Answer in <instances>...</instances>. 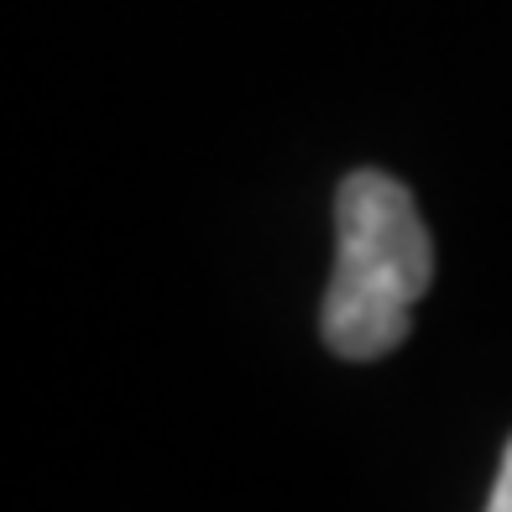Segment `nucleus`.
Returning a JSON list of instances; mask_svg holds the SVG:
<instances>
[{"label":"nucleus","mask_w":512,"mask_h":512,"mask_svg":"<svg viewBox=\"0 0 512 512\" xmlns=\"http://www.w3.org/2000/svg\"><path fill=\"white\" fill-rule=\"evenodd\" d=\"M434 283V246L398 178L356 168L335 194V272L319 330L345 361H377L408 340V314Z\"/></svg>","instance_id":"f257e3e1"},{"label":"nucleus","mask_w":512,"mask_h":512,"mask_svg":"<svg viewBox=\"0 0 512 512\" xmlns=\"http://www.w3.org/2000/svg\"><path fill=\"white\" fill-rule=\"evenodd\" d=\"M486 512H512V439L502 450V465H497V481H492V502H486Z\"/></svg>","instance_id":"f03ea898"}]
</instances>
